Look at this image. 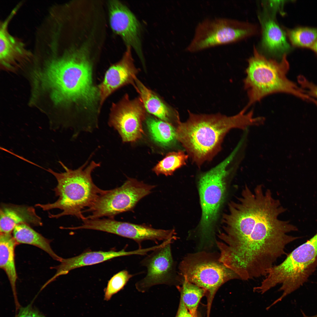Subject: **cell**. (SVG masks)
Instances as JSON below:
<instances>
[{
    "mask_svg": "<svg viewBox=\"0 0 317 317\" xmlns=\"http://www.w3.org/2000/svg\"><path fill=\"white\" fill-rule=\"evenodd\" d=\"M41 76L44 85L52 89L57 104H80L87 107L99 99L92 84L91 64L83 50H73L51 61Z\"/></svg>",
    "mask_w": 317,
    "mask_h": 317,
    "instance_id": "cell-2",
    "label": "cell"
},
{
    "mask_svg": "<svg viewBox=\"0 0 317 317\" xmlns=\"http://www.w3.org/2000/svg\"><path fill=\"white\" fill-rule=\"evenodd\" d=\"M256 26L235 20L207 18L198 23L186 50L195 52L220 45L235 42L257 33Z\"/></svg>",
    "mask_w": 317,
    "mask_h": 317,
    "instance_id": "cell-8",
    "label": "cell"
},
{
    "mask_svg": "<svg viewBox=\"0 0 317 317\" xmlns=\"http://www.w3.org/2000/svg\"><path fill=\"white\" fill-rule=\"evenodd\" d=\"M146 124L151 137L162 146H171L178 141L176 128L173 124L150 117L147 118Z\"/></svg>",
    "mask_w": 317,
    "mask_h": 317,
    "instance_id": "cell-23",
    "label": "cell"
},
{
    "mask_svg": "<svg viewBox=\"0 0 317 317\" xmlns=\"http://www.w3.org/2000/svg\"><path fill=\"white\" fill-rule=\"evenodd\" d=\"M127 47L122 59L109 68L103 82L99 86L100 106L107 97L116 90L127 84L135 85L139 70L134 65L131 47Z\"/></svg>",
    "mask_w": 317,
    "mask_h": 317,
    "instance_id": "cell-15",
    "label": "cell"
},
{
    "mask_svg": "<svg viewBox=\"0 0 317 317\" xmlns=\"http://www.w3.org/2000/svg\"><path fill=\"white\" fill-rule=\"evenodd\" d=\"M317 266V233L306 242L291 252L281 264L273 265L267 271L261 283L262 289L268 291L278 284L283 291L278 302L307 281Z\"/></svg>",
    "mask_w": 317,
    "mask_h": 317,
    "instance_id": "cell-6",
    "label": "cell"
},
{
    "mask_svg": "<svg viewBox=\"0 0 317 317\" xmlns=\"http://www.w3.org/2000/svg\"><path fill=\"white\" fill-rule=\"evenodd\" d=\"M141 253V250L139 249L130 251L123 249L119 251H88L70 258H62L60 264L54 267L56 269L55 274L46 283L48 284L60 276L66 274L77 268L98 264L117 257L140 255Z\"/></svg>",
    "mask_w": 317,
    "mask_h": 317,
    "instance_id": "cell-16",
    "label": "cell"
},
{
    "mask_svg": "<svg viewBox=\"0 0 317 317\" xmlns=\"http://www.w3.org/2000/svg\"><path fill=\"white\" fill-rule=\"evenodd\" d=\"M156 186L128 178L121 186L107 190L100 195L90 207L83 211L90 214L87 219L106 217L114 218L116 215L133 209L142 198L151 193Z\"/></svg>",
    "mask_w": 317,
    "mask_h": 317,
    "instance_id": "cell-10",
    "label": "cell"
},
{
    "mask_svg": "<svg viewBox=\"0 0 317 317\" xmlns=\"http://www.w3.org/2000/svg\"><path fill=\"white\" fill-rule=\"evenodd\" d=\"M146 110L139 97L133 100L127 94L111 109L109 124L119 133L124 142L135 141L143 134L142 123Z\"/></svg>",
    "mask_w": 317,
    "mask_h": 317,
    "instance_id": "cell-12",
    "label": "cell"
},
{
    "mask_svg": "<svg viewBox=\"0 0 317 317\" xmlns=\"http://www.w3.org/2000/svg\"><path fill=\"white\" fill-rule=\"evenodd\" d=\"M133 276L126 270L122 271L114 275L108 281L105 289L104 300H109L114 294L124 287Z\"/></svg>",
    "mask_w": 317,
    "mask_h": 317,
    "instance_id": "cell-27",
    "label": "cell"
},
{
    "mask_svg": "<svg viewBox=\"0 0 317 317\" xmlns=\"http://www.w3.org/2000/svg\"><path fill=\"white\" fill-rule=\"evenodd\" d=\"M248 61L246 76L243 82L249 99L246 109L267 95L277 93L291 94L315 104L317 103L316 99L287 77L289 65L286 54L278 61L267 58L254 47L253 55Z\"/></svg>",
    "mask_w": 317,
    "mask_h": 317,
    "instance_id": "cell-5",
    "label": "cell"
},
{
    "mask_svg": "<svg viewBox=\"0 0 317 317\" xmlns=\"http://www.w3.org/2000/svg\"><path fill=\"white\" fill-rule=\"evenodd\" d=\"M262 29V45L264 50L274 55H283L291 49L285 33L275 20L267 14L260 16Z\"/></svg>",
    "mask_w": 317,
    "mask_h": 317,
    "instance_id": "cell-19",
    "label": "cell"
},
{
    "mask_svg": "<svg viewBox=\"0 0 317 317\" xmlns=\"http://www.w3.org/2000/svg\"><path fill=\"white\" fill-rule=\"evenodd\" d=\"M59 163L65 172L57 173L50 168L46 170L57 181V185L54 191L58 198L52 203L38 204L35 206L45 211L56 208L62 210L61 213L57 214L49 213V216L51 218H58L68 215L84 220L86 218L83 214L84 209L91 207L100 195L107 190L97 187L92 178V172L100 166V163L92 161L85 167L87 163L86 162L78 168L72 170L61 162Z\"/></svg>",
    "mask_w": 317,
    "mask_h": 317,
    "instance_id": "cell-4",
    "label": "cell"
},
{
    "mask_svg": "<svg viewBox=\"0 0 317 317\" xmlns=\"http://www.w3.org/2000/svg\"><path fill=\"white\" fill-rule=\"evenodd\" d=\"M82 229H91L115 234L135 241L139 249L143 241L150 240L158 244L171 239H176L174 229H156L146 225H138L118 221L114 218L86 219L81 226Z\"/></svg>",
    "mask_w": 317,
    "mask_h": 317,
    "instance_id": "cell-11",
    "label": "cell"
},
{
    "mask_svg": "<svg viewBox=\"0 0 317 317\" xmlns=\"http://www.w3.org/2000/svg\"><path fill=\"white\" fill-rule=\"evenodd\" d=\"M13 236L17 243L32 245L42 249L54 259L60 261L62 258L53 250L49 240L35 231L28 225H16L13 231Z\"/></svg>",
    "mask_w": 317,
    "mask_h": 317,
    "instance_id": "cell-22",
    "label": "cell"
},
{
    "mask_svg": "<svg viewBox=\"0 0 317 317\" xmlns=\"http://www.w3.org/2000/svg\"><path fill=\"white\" fill-rule=\"evenodd\" d=\"M188 157V155L183 151L170 152L153 170L157 175H171L176 169L186 164Z\"/></svg>",
    "mask_w": 317,
    "mask_h": 317,
    "instance_id": "cell-25",
    "label": "cell"
},
{
    "mask_svg": "<svg viewBox=\"0 0 317 317\" xmlns=\"http://www.w3.org/2000/svg\"><path fill=\"white\" fill-rule=\"evenodd\" d=\"M17 243L11 233H0V267L6 274L12 290L16 311L21 306L18 299L16 282L17 278L15 261V248Z\"/></svg>",
    "mask_w": 317,
    "mask_h": 317,
    "instance_id": "cell-21",
    "label": "cell"
},
{
    "mask_svg": "<svg viewBox=\"0 0 317 317\" xmlns=\"http://www.w3.org/2000/svg\"><path fill=\"white\" fill-rule=\"evenodd\" d=\"M15 12L13 11L0 25V59L2 64L7 66L28 60L32 55L24 43L10 35L8 31V23Z\"/></svg>",
    "mask_w": 317,
    "mask_h": 317,
    "instance_id": "cell-17",
    "label": "cell"
},
{
    "mask_svg": "<svg viewBox=\"0 0 317 317\" xmlns=\"http://www.w3.org/2000/svg\"><path fill=\"white\" fill-rule=\"evenodd\" d=\"M244 108L237 114H196L189 112L188 119L176 127L177 140L198 166L209 161L220 150L223 139L231 128L249 124L251 113Z\"/></svg>",
    "mask_w": 317,
    "mask_h": 317,
    "instance_id": "cell-3",
    "label": "cell"
},
{
    "mask_svg": "<svg viewBox=\"0 0 317 317\" xmlns=\"http://www.w3.org/2000/svg\"><path fill=\"white\" fill-rule=\"evenodd\" d=\"M234 153L200 177L198 188L202 213L199 226L204 237H208L212 233L223 202L228 174L227 168Z\"/></svg>",
    "mask_w": 317,
    "mask_h": 317,
    "instance_id": "cell-7",
    "label": "cell"
},
{
    "mask_svg": "<svg viewBox=\"0 0 317 317\" xmlns=\"http://www.w3.org/2000/svg\"><path fill=\"white\" fill-rule=\"evenodd\" d=\"M176 317H195L190 313L184 306L182 300L181 299L178 309Z\"/></svg>",
    "mask_w": 317,
    "mask_h": 317,
    "instance_id": "cell-30",
    "label": "cell"
},
{
    "mask_svg": "<svg viewBox=\"0 0 317 317\" xmlns=\"http://www.w3.org/2000/svg\"><path fill=\"white\" fill-rule=\"evenodd\" d=\"M34 299L26 306L20 307L15 317H47L33 305Z\"/></svg>",
    "mask_w": 317,
    "mask_h": 317,
    "instance_id": "cell-28",
    "label": "cell"
},
{
    "mask_svg": "<svg viewBox=\"0 0 317 317\" xmlns=\"http://www.w3.org/2000/svg\"><path fill=\"white\" fill-rule=\"evenodd\" d=\"M109 9L112 30L121 37L127 47H132L135 50L143 62L139 22L132 12L119 1H110Z\"/></svg>",
    "mask_w": 317,
    "mask_h": 317,
    "instance_id": "cell-14",
    "label": "cell"
},
{
    "mask_svg": "<svg viewBox=\"0 0 317 317\" xmlns=\"http://www.w3.org/2000/svg\"><path fill=\"white\" fill-rule=\"evenodd\" d=\"M298 81L301 87L309 96L317 100V85L310 82L302 75L299 76Z\"/></svg>",
    "mask_w": 317,
    "mask_h": 317,
    "instance_id": "cell-29",
    "label": "cell"
},
{
    "mask_svg": "<svg viewBox=\"0 0 317 317\" xmlns=\"http://www.w3.org/2000/svg\"><path fill=\"white\" fill-rule=\"evenodd\" d=\"M181 286H178L181 293V299L190 313L194 317H198L197 309L203 297L206 294L203 288L189 281L183 276Z\"/></svg>",
    "mask_w": 317,
    "mask_h": 317,
    "instance_id": "cell-24",
    "label": "cell"
},
{
    "mask_svg": "<svg viewBox=\"0 0 317 317\" xmlns=\"http://www.w3.org/2000/svg\"><path fill=\"white\" fill-rule=\"evenodd\" d=\"M134 87L139 95L146 110L159 119L177 125L180 122L176 110L165 104L156 94L145 86L137 78Z\"/></svg>",
    "mask_w": 317,
    "mask_h": 317,
    "instance_id": "cell-20",
    "label": "cell"
},
{
    "mask_svg": "<svg viewBox=\"0 0 317 317\" xmlns=\"http://www.w3.org/2000/svg\"><path fill=\"white\" fill-rule=\"evenodd\" d=\"M317 54V41L310 48Z\"/></svg>",
    "mask_w": 317,
    "mask_h": 317,
    "instance_id": "cell-31",
    "label": "cell"
},
{
    "mask_svg": "<svg viewBox=\"0 0 317 317\" xmlns=\"http://www.w3.org/2000/svg\"><path fill=\"white\" fill-rule=\"evenodd\" d=\"M0 233H11L17 225L26 224L42 226L41 218L32 207L3 205L0 210Z\"/></svg>",
    "mask_w": 317,
    "mask_h": 317,
    "instance_id": "cell-18",
    "label": "cell"
},
{
    "mask_svg": "<svg viewBox=\"0 0 317 317\" xmlns=\"http://www.w3.org/2000/svg\"><path fill=\"white\" fill-rule=\"evenodd\" d=\"M179 269L181 274L189 281L205 290L209 309L219 288L229 280L239 279L219 259L215 260L204 254H195L185 258L180 263Z\"/></svg>",
    "mask_w": 317,
    "mask_h": 317,
    "instance_id": "cell-9",
    "label": "cell"
},
{
    "mask_svg": "<svg viewBox=\"0 0 317 317\" xmlns=\"http://www.w3.org/2000/svg\"><path fill=\"white\" fill-rule=\"evenodd\" d=\"M301 312H302V313L303 314V317H317V314L316 315H315V316H307L306 315L304 314V313H303V312L302 311H301Z\"/></svg>",
    "mask_w": 317,
    "mask_h": 317,
    "instance_id": "cell-32",
    "label": "cell"
},
{
    "mask_svg": "<svg viewBox=\"0 0 317 317\" xmlns=\"http://www.w3.org/2000/svg\"><path fill=\"white\" fill-rule=\"evenodd\" d=\"M228 209L218 237L226 257L241 269L257 271L269 267L285 254L288 244L299 238L288 235L297 227L279 219L286 209L263 186L253 190L245 186Z\"/></svg>",
    "mask_w": 317,
    "mask_h": 317,
    "instance_id": "cell-1",
    "label": "cell"
},
{
    "mask_svg": "<svg viewBox=\"0 0 317 317\" xmlns=\"http://www.w3.org/2000/svg\"><path fill=\"white\" fill-rule=\"evenodd\" d=\"M175 239L163 241L162 245L152 251L141 261L147 269L146 276L135 284L136 289L144 292L154 286L170 285L173 279L174 262L171 244Z\"/></svg>",
    "mask_w": 317,
    "mask_h": 317,
    "instance_id": "cell-13",
    "label": "cell"
},
{
    "mask_svg": "<svg viewBox=\"0 0 317 317\" xmlns=\"http://www.w3.org/2000/svg\"><path fill=\"white\" fill-rule=\"evenodd\" d=\"M292 44L297 47L311 48L317 41V28L300 27L287 31Z\"/></svg>",
    "mask_w": 317,
    "mask_h": 317,
    "instance_id": "cell-26",
    "label": "cell"
}]
</instances>
